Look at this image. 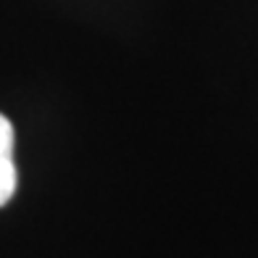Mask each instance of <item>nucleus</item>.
I'll use <instances>...</instances> for the list:
<instances>
[{"label": "nucleus", "mask_w": 258, "mask_h": 258, "mask_svg": "<svg viewBox=\"0 0 258 258\" xmlns=\"http://www.w3.org/2000/svg\"><path fill=\"white\" fill-rule=\"evenodd\" d=\"M14 148H16V135L3 113H0V208H3L16 192L19 184V171L14 161Z\"/></svg>", "instance_id": "f257e3e1"}]
</instances>
